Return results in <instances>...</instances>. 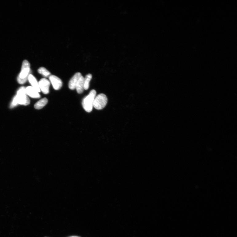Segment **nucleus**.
<instances>
[{
	"mask_svg": "<svg viewBox=\"0 0 237 237\" xmlns=\"http://www.w3.org/2000/svg\"><path fill=\"white\" fill-rule=\"evenodd\" d=\"M106 96L104 94H101L96 96L93 103V107L97 109L101 110L104 109L108 103Z\"/></svg>",
	"mask_w": 237,
	"mask_h": 237,
	"instance_id": "4",
	"label": "nucleus"
},
{
	"mask_svg": "<svg viewBox=\"0 0 237 237\" xmlns=\"http://www.w3.org/2000/svg\"><path fill=\"white\" fill-rule=\"evenodd\" d=\"M30 66V63L27 60L23 61L21 72L17 77V81L20 84L25 83L28 79L31 73Z\"/></svg>",
	"mask_w": 237,
	"mask_h": 237,
	"instance_id": "1",
	"label": "nucleus"
},
{
	"mask_svg": "<svg viewBox=\"0 0 237 237\" xmlns=\"http://www.w3.org/2000/svg\"><path fill=\"white\" fill-rule=\"evenodd\" d=\"M26 95V88L24 87L18 89L15 96L18 104L27 105L30 104V100Z\"/></svg>",
	"mask_w": 237,
	"mask_h": 237,
	"instance_id": "3",
	"label": "nucleus"
},
{
	"mask_svg": "<svg viewBox=\"0 0 237 237\" xmlns=\"http://www.w3.org/2000/svg\"><path fill=\"white\" fill-rule=\"evenodd\" d=\"M18 105V104L16 99V97L15 96L14 97L13 100L11 104L10 105V108H13L14 107H15L17 106Z\"/></svg>",
	"mask_w": 237,
	"mask_h": 237,
	"instance_id": "14",
	"label": "nucleus"
},
{
	"mask_svg": "<svg viewBox=\"0 0 237 237\" xmlns=\"http://www.w3.org/2000/svg\"><path fill=\"white\" fill-rule=\"evenodd\" d=\"M76 89L78 94H81L85 90L84 77L81 76L76 85Z\"/></svg>",
	"mask_w": 237,
	"mask_h": 237,
	"instance_id": "10",
	"label": "nucleus"
},
{
	"mask_svg": "<svg viewBox=\"0 0 237 237\" xmlns=\"http://www.w3.org/2000/svg\"><path fill=\"white\" fill-rule=\"evenodd\" d=\"M38 72L45 77H48L50 75V73L46 68L43 67L39 68L38 69Z\"/></svg>",
	"mask_w": 237,
	"mask_h": 237,
	"instance_id": "13",
	"label": "nucleus"
},
{
	"mask_svg": "<svg viewBox=\"0 0 237 237\" xmlns=\"http://www.w3.org/2000/svg\"><path fill=\"white\" fill-rule=\"evenodd\" d=\"M48 103V100L44 97L38 101L34 105V108L37 109H42Z\"/></svg>",
	"mask_w": 237,
	"mask_h": 237,
	"instance_id": "11",
	"label": "nucleus"
},
{
	"mask_svg": "<svg viewBox=\"0 0 237 237\" xmlns=\"http://www.w3.org/2000/svg\"><path fill=\"white\" fill-rule=\"evenodd\" d=\"M49 79L50 81L55 90H59L62 86V82L61 79L56 76L50 75Z\"/></svg>",
	"mask_w": 237,
	"mask_h": 237,
	"instance_id": "6",
	"label": "nucleus"
},
{
	"mask_svg": "<svg viewBox=\"0 0 237 237\" xmlns=\"http://www.w3.org/2000/svg\"><path fill=\"white\" fill-rule=\"evenodd\" d=\"M79 237L77 236H71V237Z\"/></svg>",
	"mask_w": 237,
	"mask_h": 237,
	"instance_id": "15",
	"label": "nucleus"
},
{
	"mask_svg": "<svg viewBox=\"0 0 237 237\" xmlns=\"http://www.w3.org/2000/svg\"><path fill=\"white\" fill-rule=\"evenodd\" d=\"M82 76L81 73H76L69 81V87L71 90H74L76 89V85L80 78Z\"/></svg>",
	"mask_w": 237,
	"mask_h": 237,
	"instance_id": "7",
	"label": "nucleus"
},
{
	"mask_svg": "<svg viewBox=\"0 0 237 237\" xmlns=\"http://www.w3.org/2000/svg\"><path fill=\"white\" fill-rule=\"evenodd\" d=\"M28 80L29 81L32 87H33L36 91L38 92H40L38 83L35 77L31 74L29 75L28 77Z\"/></svg>",
	"mask_w": 237,
	"mask_h": 237,
	"instance_id": "9",
	"label": "nucleus"
},
{
	"mask_svg": "<svg viewBox=\"0 0 237 237\" xmlns=\"http://www.w3.org/2000/svg\"><path fill=\"white\" fill-rule=\"evenodd\" d=\"M26 94L34 98H39L40 95L39 92L32 86H28L26 88Z\"/></svg>",
	"mask_w": 237,
	"mask_h": 237,
	"instance_id": "8",
	"label": "nucleus"
},
{
	"mask_svg": "<svg viewBox=\"0 0 237 237\" xmlns=\"http://www.w3.org/2000/svg\"><path fill=\"white\" fill-rule=\"evenodd\" d=\"M38 84L40 91L44 94H47L49 93L50 82L47 79L41 78Z\"/></svg>",
	"mask_w": 237,
	"mask_h": 237,
	"instance_id": "5",
	"label": "nucleus"
},
{
	"mask_svg": "<svg viewBox=\"0 0 237 237\" xmlns=\"http://www.w3.org/2000/svg\"><path fill=\"white\" fill-rule=\"evenodd\" d=\"M92 75L91 74H88L84 78L85 90H87L89 87V83L92 78Z\"/></svg>",
	"mask_w": 237,
	"mask_h": 237,
	"instance_id": "12",
	"label": "nucleus"
},
{
	"mask_svg": "<svg viewBox=\"0 0 237 237\" xmlns=\"http://www.w3.org/2000/svg\"><path fill=\"white\" fill-rule=\"evenodd\" d=\"M96 96V92L94 90H92L89 94L83 100L82 105L84 109L87 113H90L92 111L94 99Z\"/></svg>",
	"mask_w": 237,
	"mask_h": 237,
	"instance_id": "2",
	"label": "nucleus"
}]
</instances>
